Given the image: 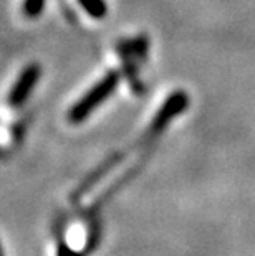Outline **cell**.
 Instances as JSON below:
<instances>
[{"label":"cell","instance_id":"obj_1","mask_svg":"<svg viewBox=\"0 0 255 256\" xmlns=\"http://www.w3.org/2000/svg\"><path fill=\"white\" fill-rule=\"evenodd\" d=\"M0 256H5V253H4V248L0 246Z\"/></svg>","mask_w":255,"mask_h":256}]
</instances>
